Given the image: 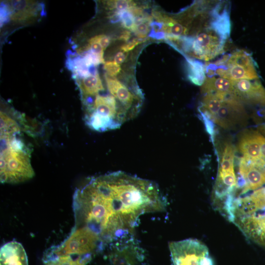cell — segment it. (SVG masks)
<instances>
[{
    "label": "cell",
    "instance_id": "obj_21",
    "mask_svg": "<svg viewBox=\"0 0 265 265\" xmlns=\"http://www.w3.org/2000/svg\"><path fill=\"white\" fill-rule=\"evenodd\" d=\"M147 18H135V26L132 30L139 38L145 37L149 32Z\"/></svg>",
    "mask_w": 265,
    "mask_h": 265
},
{
    "label": "cell",
    "instance_id": "obj_19",
    "mask_svg": "<svg viewBox=\"0 0 265 265\" xmlns=\"http://www.w3.org/2000/svg\"><path fill=\"white\" fill-rule=\"evenodd\" d=\"M222 104V101L215 95L204 94L199 111L205 113L212 119L220 108Z\"/></svg>",
    "mask_w": 265,
    "mask_h": 265
},
{
    "label": "cell",
    "instance_id": "obj_7",
    "mask_svg": "<svg viewBox=\"0 0 265 265\" xmlns=\"http://www.w3.org/2000/svg\"><path fill=\"white\" fill-rule=\"evenodd\" d=\"M169 247L173 265H214L208 247L198 240L172 241Z\"/></svg>",
    "mask_w": 265,
    "mask_h": 265
},
{
    "label": "cell",
    "instance_id": "obj_25",
    "mask_svg": "<svg viewBox=\"0 0 265 265\" xmlns=\"http://www.w3.org/2000/svg\"><path fill=\"white\" fill-rule=\"evenodd\" d=\"M104 69L107 74L111 77H114L119 73L121 67L115 61H108L104 63Z\"/></svg>",
    "mask_w": 265,
    "mask_h": 265
},
{
    "label": "cell",
    "instance_id": "obj_6",
    "mask_svg": "<svg viewBox=\"0 0 265 265\" xmlns=\"http://www.w3.org/2000/svg\"><path fill=\"white\" fill-rule=\"evenodd\" d=\"M100 240L98 234L89 227H76L63 242L53 247L47 254L78 256L91 254Z\"/></svg>",
    "mask_w": 265,
    "mask_h": 265
},
{
    "label": "cell",
    "instance_id": "obj_4",
    "mask_svg": "<svg viewBox=\"0 0 265 265\" xmlns=\"http://www.w3.org/2000/svg\"><path fill=\"white\" fill-rule=\"evenodd\" d=\"M230 30V23L217 11L210 23L194 36L181 38L182 50L197 59L209 61L223 52Z\"/></svg>",
    "mask_w": 265,
    "mask_h": 265
},
{
    "label": "cell",
    "instance_id": "obj_31",
    "mask_svg": "<svg viewBox=\"0 0 265 265\" xmlns=\"http://www.w3.org/2000/svg\"><path fill=\"white\" fill-rule=\"evenodd\" d=\"M131 34L129 31H125L120 36V39L127 41L129 39Z\"/></svg>",
    "mask_w": 265,
    "mask_h": 265
},
{
    "label": "cell",
    "instance_id": "obj_24",
    "mask_svg": "<svg viewBox=\"0 0 265 265\" xmlns=\"http://www.w3.org/2000/svg\"><path fill=\"white\" fill-rule=\"evenodd\" d=\"M120 20L126 28L133 30L135 26V17L128 11H120Z\"/></svg>",
    "mask_w": 265,
    "mask_h": 265
},
{
    "label": "cell",
    "instance_id": "obj_15",
    "mask_svg": "<svg viewBox=\"0 0 265 265\" xmlns=\"http://www.w3.org/2000/svg\"><path fill=\"white\" fill-rule=\"evenodd\" d=\"M201 90L204 94L215 95L221 100L226 95L235 93L233 81L221 77H206Z\"/></svg>",
    "mask_w": 265,
    "mask_h": 265
},
{
    "label": "cell",
    "instance_id": "obj_20",
    "mask_svg": "<svg viewBox=\"0 0 265 265\" xmlns=\"http://www.w3.org/2000/svg\"><path fill=\"white\" fill-rule=\"evenodd\" d=\"M235 158V149L231 144H227L222 154L219 169L230 170L234 169V161Z\"/></svg>",
    "mask_w": 265,
    "mask_h": 265
},
{
    "label": "cell",
    "instance_id": "obj_29",
    "mask_svg": "<svg viewBox=\"0 0 265 265\" xmlns=\"http://www.w3.org/2000/svg\"><path fill=\"white\" fill-rule=\"evenodd\" d=\"M126 58V56L123 52H119L115 56L114 61L117 64H121Z\"/></svg>",
    "mask_w": 265,
    "mask_h": 265
},
{
    "label": "cell",
    "instance_id": "obj_23",
    "mask_svg": "<svg viewBox=\"0 0 265 265\" xmlns=\"http://www.w3.org/2000/svg\"><path fill=\"white\" fill-rule=\"evenodd\" d=\"M88 48L100 58L102 63H105L104 59V50L94 37L88 40Z\"/></svg>",
    "mask_w": 265,
    "mask_h": 265
},
{
    "label": "cell",
    "instance_id": "obj_30",
    "mask_svg": "<svg viewBox=\"0 0 265 265\" xmlns=\"http://www.w3.org/2000/svg\"><path fill=\"white\" fill-rule=\"evenodd\" d=\"M261 158L265 159V137H264L261 146Z\"/></svg>",
    "mask_w": 265,
    "mask_h": 265
},
{
    "label": "cell",
    "instance_id": "obj_17",
    "mask_svg": "<svg viewBox=\"0 0 265 265\" xmlns=\"http://www.w3.org/2000/svg\"><path fill=\"white\" fill-rule=\"evenodd\" d=\"M91 259V254L84 256H54L46 254L44 256V265H86Z\"/></svg>",
    "mask_w": 265,
    "mask_h": 265
},
{
    "label": "cell",
    "instance_id": "obj_27",
    "mask_svg": "<svg viewBox=\"0 0 265 265\" xmlns=\"http://www.w3.org/2000/svg\"><path fill=\"white\" fill-rule=\"evenodd\" d=\"M94 39L101 45L105 50L110 43V38L105 35H98L94 36Z\"/></svg>",
    "mask_w": 265,
    "mask_h": 265
},
{
    "label": "cell",
    "instance_id": "obj_14",
    "mask_svg": "<svg viewBox=\"0 0 265 265\" xmlns=\"http://www.w3.org/2000/svg\"><path fill=\"white\" fill-rule=\"evenodd\" d=\"M264 137L259 132L255 131L244 132L239 139V151L243 156L252 159H262L261 156V146Z\"/></svg>",
    "mask_w": 265,
    "mask_h": 265
},
{
    "label": "cell",
    "instance_id": "obj_13",
    "mask_svg": "<svg viewBox=\"0 0 265 265\" xmlns=\"http://www.w3.org/2000/svg\"><path fill=\"white\" fill-rule=\"evenodd\" d=\"M140 248L131 241L117 246L111 254L112 265H135L140 261Z\"/></svg>",
    "mask_w": 265,
    "mask_h": 265
},
{
    "label": "cell",
    "instance_id": "obj_26",
    "mask_svg": "<svg viewBox=\"0 0 265 265\" xmlns=\"http://www.w3.org/2000/svg\"><path fill=\"white\" fill-rule=\"evenodd\" d=\"M205 125L207 132L213 139L214 134L213 121L206 113L199 111Z\"/></svg>",
    "mask_w": 265,
    "mask_h": 265
},
{
    "label": "cell",
    "instance_id": "obj_5",
    "mask_svg": "<svg viewBox=\"0 0 265 265\" xmlns=\"http://www.w3.org/2000/svg\"><path fill=\"white\" fill-rule=\"evenodd\" d=\"M208 77L215 75L231 80H259L255 63L251 54L237 50L206 67Z\"/></svg>",
    "mask_w": 265,
    "mask_h": 265
},
{
    "label": "cell",
    "instance_id": "obj_11",
    "mask_svg": "<svg viewBox=\"0 0 265 265\" xmlns=\"http://www.w3.org/2000/svg\"><path fill=\"white\" fill-rule=\"evenodd\" d=\"M7 5L10 18L15 22H23L35 18L42 10L41 4L29 0H13Z\"/></svg>",
    "mask_w": 265,
    "mask_h": 265
},
{
    "label": "cell",
    "instance_id": "obj_18",
    "mask_svg": "<svg viewBox=\"0 0 265 265\" xmlns=\"http://www.w3.org/2000/svg\"><path fill=\"white\" fill-rule=\"evenodd\" d=\"M187 71L188 80L197 85H202L206 79V67L200 61L187 58Z\"/></svg>",
    "mask_w": 265,
    "mask_h": 265
},
{
    "label": "cell",
    "instance_id": "obj_10",
    "mask_svg": "<svg viewBox=\"0 0 265 265\" xmlns=\"http://www.w3.org/2000/svg\"><path fill=\"white\" fill-rule=\"evenodd\" d=\"M232 81L235 94L242 103L265 106V88L259 80Z\"/></svg>",
    "mask_w": 265,
    "mask_h": 265
},
{
    "label": "cell",
    "instance_id": "obj_9",
    "mask_svg": "<svg viewBox=\"0 0 265 265\" xmlns=\"http://www.w3.org/2000/svg\"><path fill=\"white\" fill-rule=\"evenodd\" d=\"M246 116L242 102L233 95L222 101L220 108L212 120L220 127L228 129L242 124Z\"/></svg>",
    "mask_w": 265,
    "mask_h": 265
},
{
    "label": "cell",
    "instance_id": "obj_12",
    "mask_svg": "<svg viewBox=\"0 0 265 265\" xmlns=\"http://www.w3.org/2000/svg\"><path fill=\"white\" fill-rule=\"evenodd\" d=\"M0 265H28L22 244L15 240L4 244L0 249Z\"/></svg>",
    "mask_w": 265,
    "mask_h": 265
},
{
    "label": "cell",
    "instance_id": "obj_3",
    "mask_svg": "<svg viewBox=\"0 0 265 265\" xmlns=\"http://www.w3.org/2000/svg\"><path fill=\"white\" fill-rule=\"evenodd\" d=\"M226 217L246 238L265 247V191L263 187L235 197Z\"/></svg>",
    "mask_w": 265,
    "mask_h": 265
},
{
    "label": "cell",
    "instance_id": "obj_22",
    "mask_svg": "<svg viewBox=\"0 0 265 265\" xmlns=\"http://www.w3.org/2000/svg\"><path fill=\"white\" fill-rule=\"evenodd\" d=\"M106 3L109 9H115L119 12L127 10L136 5L133 1L128 0H109Z\"/></svg>",
    "mask_w": 265,
    "mask_h": 265
},
{
    "label": "cell",
    "instance_id": "obj_8",
    "mask_svg": "<svg viewBox=\"0 0 265 265\" xmlns=\"http://www.w3.org/2000/svg\"><path fill=\"white\" fill-rule=\"evenodd\" d=\"M265 184V159H254L243 156L239 160V176L236 187L242 189L240 194L252 191Z\"/></svg>",
    "mask_w": 265,
    "mask_h": 265
},
{
    "label": "cell",
    "instance_id": "obj_16",
    "mask_svg": "<svg viewBox=\"0 0 265 265\" xmlns=\"http://www.w3.org/2000/svg\"><path fill=\"white\" fill-rule=\"evenodd\" d=\"M79 79L80 80L78 85L82 101L91 98L105 90V87L98 73Z\"/></svg>",
    "mask_w": 265,
    "mask_h": 265
},
{
    "label": "cell",
    "instance_id": "obj_28",
    "mask_svg": "<svg viewBox=\"0 0 265 265\" xmlns=\"http://www.w3.org/2000/svg\"><path fill=\"white\" fill-rule=\"evenodd\" d=\"M143 41L140 39H134L132 41L121 46V49L122 51L127 52L132 50L136 45Z\"/></svg>",
    "mask_w": 265,
    "mask_h": 265
},
{
    "label": "cell",
    "instance_id": "obj_1",
    "mask_svg": "<svg viewBox=\"0 0 265 265\" xmlns=\"http://www.w3.org/2000/svg\"><path fill=\"white\" fill-rule=\"evenodd\" d=\"M165 206L156 183L120 171L92 178L73 196L76 226L88 227L108 241L127 235L141 215Z\"/></svg>",
    "mask_w": 265,
    "mask_h": 265
},
{
    "label": "cell",
    "instance_id": "obj_2",
    "mask_svg": "<svg viewBox=\"0 0 265 265\" xmlns=\"http://www.w3.org/2000/svg\"><path fill=\"white\" fill-rule=\"evenodd\" d=\"M20 128L11 117L0 120V180L17 184L34 176L31 152L20 136Z\"/></svg>",
    "mask_w": 265,
    "mask_h": 265
}]
</instances>
